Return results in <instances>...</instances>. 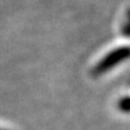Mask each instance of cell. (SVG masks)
Here are the masks:
<instances>
[{"label": "cell", "mask_w": 130, "mask_h": 130, "mask_svg": "<svg viewBox=\"0 0 130 130\" xmlns=\"http://www.w3.org/2000/svg\"><path fill=\"white\" fill-rule=\"evenodd\" d=\"M129 54H130L129 50H127V49H119V50H115V52L111 53V54H108L105 58L102 59L97 64V66L94 69L92 73L95 75H99L102 73H105L106 71L112 69L114 65H117L118 63L123 61L126 57H128Z\"/></svg>", "instance_id": "1"}, {"label": "cell", "mask_w": 130, "mask_h": 130, "mask_svg": "<svg viewBox=\"0 0 130 130\" xmlns=\"http://www.w3.org/2000/svg\"><path fill=\"white\" fill-rule=\"evenodd\" d=\"M118 107L122 112L129 113L130 112V97H124V98L120 99L119 104H118Z\"/></svg>", "instance_id": "2"}, {"label": "cell", "mask_w": 130, "mask_h": 130, "mask_svg": "<svg viewBox=\"0 0 130 130\" xmlns=\"http://www.w3.org/2000/svg\"><path fill=\"white\" fill-rule=\"evenodd\" d=\"M0 130H5V129H0Z\"/></svg>", "instance_id": "3"}]
</instances>
